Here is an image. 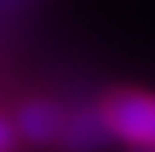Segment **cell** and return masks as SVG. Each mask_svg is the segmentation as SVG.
I'll use <instances>...</instances> for the list:
<instances>
[{"instance_id":"obj_4","label":"cell","mask_w":155,"mask_h":152,"mask_svg":"<svg viewBox=\"0 0 155 152\" xmlns=\"http://www.w3.org/2000/svg\"><path fill=\"white\" fill-rule=\"evenodd\" d=\"M12 140H16V124L6 121V118H0V152H9Z\"/></svg>"},{"instance_id":"obj_6","label":"cell","mask_w":155,"mask_h":152,"mask_svg":"<svg viewBox=\"0 0 155 152\" xmlns=\"http://www.w3.org/2000/svg\"><path fill=\"white\" fill-rule=\"evenodd\" d=\"M130 152H155V146H134Z\"/></svg>"},{"instance_id":"obj_3","label":"cell","mask_w":155,"mask_h":152,"mask_svg":"<svg viewBox=\"0 0 155 152\" xmlns=\"http://www.w3.org/2000/svg\"><path fill=\"white\" fill-rule=\"evenodd\" d=\"M109 140L112 134L102 121L99 109H78V112H65L56 146H62L65 152H99Z\"/></svg>"},{"instance_id":"obj_5","label":"cell","mask_w":155,"mask_h":152,"mask_svg":"<svg viewBox=\"0 0 155 152\" xmlns=\"http://www.w3.org/2000/svg\"><path fill=\"white\" fill-rule=\"evenodd\" d=\"M19 3H25V0H0V6H3V9H9V6H19Z\"/></svg>"},{"instance_id":"obj_1","label":"cell","mask_w":155,"mask_h":152,"mask_svg":"<svg viewBox=\"0 0 155 152\" xmlns=\"http://www.w3.org/2000/svg\"><path fill=\"white\" fill-rule=\"evenodd\" d=\"M112 140L127 146H155V96L146 90H112L96 106Z\"/></svg>"},{"instance_id":"obj_2","label":"cell","mask_w":155,"mask_h":152,"mask_svg":"<svg viewBox=\"0 0 155 152\" xmlns=\"http://www.w3.org/2000/svg\"><path fill=\"white\" fill-rule=\"evenodd\" d=\"M62 121H65V109H59L53 99H28L16 112V134L25 137L34 146H50L59 140Z\"/></svg>"}]
</instances>
